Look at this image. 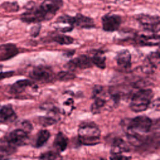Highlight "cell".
<instances>
[{"instance_id": "obj_1", "label": "cell", "mask_w": 160, "mask_h": 160, "mask_svg": "<svg viewBox=\"0 0 160 160\" xmlns=\"http://www.w3.org/2000/svg\"><path fill=\"white\" fill-rule=\"evenodd\" d=\"M127 136H134L142 140V135L149 132L152 126V121L146 116H139L126 122Z\"/></svg>"}, {"instance_id": "obj_2", "label": "cell", "mask_w": 160, "mask_h": 160, "mask_svg": "<svg viewBox=\"0 0 160 160\" xmlns=\"http://www.w3.org/2000/svg\"><path fill=\"white\" fill-rule=\"evenodd\" d=\"M101 131L92 122L82 123L78 129L79 142L86 146H93L99 142Z\"/></svg>"}, {"instance_id": "obj_3", "label": "cell", "mask_w": 160, "mask_h": 160, "mask_svg": "<svg viewBox=\"0 0 160 160\" xmlns=\"http://www.w3.org/2000/svg\"><path fill=\"white\" fill-rule=\"evenodd\" d=\"M153 95V91L150 89L139 90L131 98L130 102L131 109L136 112L146 110L151 103Z\"/></svg>"}, {"instance_id": "obj_4", "label": "cell", "mask_w": 160, "mask_h": 160, "mask_svg": "<svg viewBox=\"0 0 160 160\" xmlns=\"http://www.w3.org/2000/svg\"><path fill=\"white\" fill-rule=\"evenodd\" d=\"M52 18L40 6L34 4L27 6L26 11L21 16L22 21L26 23H37L45 20H49Z\"/></svg>"}, {"instance_id": "obj_5", "label": "cell", "mask_w": 160, "mask_h": 160, "mask_svg": "<svg viewBox=\"0 0 160 160\" xmlns=\"http://www.w3.org/2000/svg\"><path fill=\"white\" fill-rule=\"evenodd\" d=\"M137 20L145 31L159 34L160 20L158 16L140 14L137 18Z\"/></svg>"}, {"instance_id": "obj_6", "label": "cell", "mask_w": 160, "mask_h": 160, "mask_svg": "<svg viewBox=\"0 0 160 160\" xmlns=\"http://www.w3.org/2000/svg\"><path fill=\"white\" fill-rule=\"evenodd\" d=\"M28 133L22 128L14 129L5 137L6 143L14 148V146L25 145L28 140Z\"/></svg>"}, {"instance_id": "obj_7", "label": "cell", "mask_w": 160, "mask_h": 160, "mask_svg": "<svg viewBox=\"0 0 160 160\" xmlns=\"http://www.w3.org/2000/svg\"><path fill=\"white\" fill-rule=\"evenodd\" d=\"M29 76L32 79L41 82H50L53 78V74L51 70L49 68L42 66L34 68Z\"/></svg>"}, {"instance_id": "obj_8", "label": "cell", "mask_w": 160, "mask_h": 160, "mask_svg": "<svg viewBox=\"0 0 160 160\" xmlns=\"http://www.w3.org/2000/svg\"><path fill=\"white\" fill-rule=\"evenodd\" d=\"M101 22L104 31L113 32L119 29L122 19L121 16L118 14H106L102 18Z\"/></svg>"}, {"instance_id": "obj_9", "label": "cell", "mask_w": 160, "mask_h": 160, "mask_svg": "<svg viewBox=\"0 0 160 160\" xmlns=\"http://www.w3.org/2000/svg\"><path fill=\"white\" fill-rule=\"evenodd\" d=\"M146 31V32H139L136 35V42L142 46H158L160 39L159 34Z\"/></svg>"}, {"instance_id": "obj_10", "label": "cell", "mask_w": 160, "mask_h": 160, "mask_svg": "<svg viewBox=\"0 0 160 160\" xmlns=\"http://www.w3.org/2000/svg\"><path fill=\"white\" fill-rule=\"evenodd\" d=\"M92 66L91 58L86 55H80L77 58L69 61L66 66L70 69H86Z\"/></svg>"}, {"instance_id": "obj_11", "label": "cell", "mask_w": 160, "mask_h": 160, "mask_svg": "<svg viewBox=\"0 0 160 160\" xmlns=\"http://www.w3.org/2000/svg\"><path fill=\"white\" fill-rule=\"evenodd\" d=\"M159 64V51L152 52L148 55L142 67V71L146 73H151L158 68Z\"/></svg>"}, {"instance_id": "obj_12", "label": "cell", "mask_w": 160, "mask_h": 160, "mask_svg": "<svg viewBox=\"0 0 160 160\" xmlns=\"http://www.w3.org/2000/svg\"><path fill=\"white\" fill-rule=\"evenodd\" d=\"M19 52L17 46L12 43L0 45V61H6L16 56Z\"/></svg>"}, {"instance_id": "obj_13", "label": "cell", "mask_w": 160, "mask_h": 160, "mask_svg": "<svg viewBox=\"0 0 160 160\" xmlns=\"http://www.w3.org/2000/svg\"><path fill=\"white\" fill-rule=\"evenodd\" d=\"M118 66L124 70L129 69L131 66V56L127 49L119 51L116 58Z\"/></svg>"}, {"instance_id": "obj_14", "label": "cell", "mask_w": 160, "mask_h": 160, "mask_svg": "<svg viewBox=\"0 0 160 160\" xmlns=\"http://www.w3.org/2000/svg\"><path fill=\"white\" fill-rule=\"evenodd\" d=\"M62 0H44L41 6L52 18L62 6Z\"/></svg>"}, {"instance_id": "obj_15", "label": "cell", "mask_w": 160, "mask_h": 160, "mask_svg": "<svg viewBox=\"0 0 160 160\" xmlns=\"http://www.w3.org/2000/svg\"><path fill=\"white\" fill-rule=\"evenodd\" d=\"M17 115L9 106H4L0 108V122L10 123L14 121Z\"/></svg>"}, {"instance_id": "obj_16", "label": "cell", "mask_w": 160, "mask_h": 160, "mask_svg": "<svg viewBox=\"0 0 160 160\" xmlns=\"http://www.w3.org/2000/svg\"><path fill=\"white\" fill-rule=\"evenodd\" d=\"M55 24L58 26V29L61 28L63 25H65L63 32L71 31L74 26V17L67 14L62 15L58 18Z\"/></svg>"}, {"instance_id": "obj_17", "label": "cell", "mask_w": 160, "mask_h": 160, "mask_svg": "<svg viewBox=\"0 0 160 160\" xmlns=\"http://www.w3.org/2000/svg\"><path fill=\"white\" fill-rule=\"evenodd\" d=\"M74 26L81 28L91 29L95 27V24L93 19L89 17L78 13L74 17Z\"/></svg>"}, {"instance_id": "obj_18", "label": "cell", "mask_w": 160, "mask_h": 160, "mask_svg": "<svg viewBox=\"0 0 160 160\" xmlns=\"http://www.w3.org/2000/svg\"><path fill=\"white\" fill-rule=\"evenodd\" d=\"M68 140L67 137L61 132H59L54 140L53 146L58 152L64 151L68 146Z\"/></svg>"}, {"instance_id": "obj_19", "label": "cell", "mask_w": 160, "mask_h": 160, "mask_svg": "<svg viewBox=\"0 0 160 160\" xmlns=\"http://www.w3.org/2000/svg\"><path fill=\"white\" fill-rule=\"evenodd\" d=\"M128 150L129 148L126 142L121 138H116L111 145L110 152L111 154H119Z\"/></svg>"}, {"instance_id": "obj_20", "label": "cell", "mask_w": 160, "mask_h": 160, "mask_svg": "<svg viewBox=\"0 0 160 160\" xmlns=\"http://www.w3.org/2000/svg\"><path fill=\"white\" fill-rule=\"evenodd\" d=\"M32 85V82L28 79H22L16 81L13 84L10 89L12 93L19 94L24 92L29 86Z\"/></svg>"}, {"instance_id": "obj_21", "label": "cell", "mask_w": 160, "mask_h": 160, "mask_svg": "<svg viewBox=\"0 0 160 160\" xmlns=\"http://www.w3.org/2000/svg\"><path fill=\"white\" fill-rule=\"evenodd\" d=\"M90 58L92 64H94L98 68L101 69L106 68V57L103 52L101 51H96L92 58Z\"/></svg>"}, {"instance_id": "obj_22", "label": "cell", "mask_w": 160, "mask_h": 160, "mask_svg": "<svg viewBox=\"0 0 160 160\" xmlns=\"http://www.w3.org/2000/svg\"><path fill=\"white\" fill-rule=\"evenodd\" d=\"M50 137V132L46 129H42L37 134L35 146L36 148H41L48 141Z\"/></svg>"}, {"instance_id": "obj_23", "label": "cell", "mask_w": 160, "mask_h": 160, "mask_svg": "<svg viewBox=\"0 0 160 160\" xmlns=\"http://www.w3.org/2000/svg\"><path fill=\"white\" fill-rule=\"evenodd\" d=\"M53 41L61 45H68L74 42V39L64 34H58L53 38Z\"/></svg>"}, {"instance_id": "obj_24", "label": "cell", "mask_w": 160, "mask_h": 160, "mask_svg": "<svg viewBox=\"0 0 160 160\" xmlns=\"http://www.w3.org/2000/svg\"><path fill=\"white\" fill-rule=\"evenodd\" d=\"M39 160H62V156L58 152L48 151L42 154Z\"/></svg>"}, {"instance_id": "obj_25", "label": "cell", "mask_w": 160, "mask_h": 160, "mask_svg": "<svg viewBox=\"0 0 160 160\" xmlns=\"http://www.w3.org/2000/svg\"><path fill=\"white\" fill-rule=\"evenodd\" d=\"M14 148L11 146H0V160H8L9 155L14 152Z\"/></svg>"}, {"instance_id": "obj_26", "label": "cell", "mask_w": 160, "mask_h": 160, "mask_svg": "<svg viewBox=\"0 0 160 160\" xmlns=\"http://www.w3.org/2000/svg\"><path fill=\"white\" fill-rule=\"evenodd\" d=\"M57 78L62 81H66L69 80L73 79L75 78V75L70 72H65V71H62L59 72L57 74Z\"/></svg>"}, {"instance_id": "obj_27", "label": "cell", "mask_w": 160, "mask_h": 160, "mask_svg": "<svg viewBox=\"0 0 160 160\" xmlns=\"http://www.w3.org/2000/svg\"><path fill=\"white\" fill-rule=\"evenodd\" d=\"M56 119L50 116L39 118V123L42 124L43 126H48L52 125L56 122Z\"/></svg>"}, {"instance_id": "obj_28", "label": "cell", "mask_w": 160, "mask_h": 160, "mask_svg": "<svg viewBox=\"0 0 160 160\" xmlns=\"http://www.w3.org/2000/svg\"><path fill=\"white\" fill-rule=\"evenodd\" d=\"M2 7L7 11L14 12L19 9V6L16 2H5L2 4Z\"/></svg>"}, {"instance_id": "obj_29", "label": "cell", "mask_w": 160, "mask_h": 160, "mask_svg": "<svg viewBox=\"0 0 160 160\" xmlns=\"http://www.w3.org/2000/svg\"><path fill=\"white\" fill-rule=\"evenodd\" d=\"M64 111V112H70L73 108V100L72 98H69L66 99L63 102Z\"/></svg>"}, {"instance_id": "obj_30", "label": "cell", "mask_w": 160, "mask_h": 160, "mask_svg": "<svg viewBox=\"0 0 160 160\" xmlns=\"http://www.w3.org/2000/svg\"><path fill=\"white\" fill-rule=\"evenodd\" d=\"M131 158L126 156L119 154H111L110 157V160H130Z\"/></svg>"}, {"instance_id": "obj_31", "label": "cell", "mask_w": 160, "mask_h": 160, "mask_svg": "<svg viewBox=\"0 0 160 160\" xmlns=\"http://www.w3.org/2000/svg\"><path fill=\"white\" fill-rule=\"evenodd\" d=\"M2 68V66L0 65V80L4 79L7 78H9L11 76H12V74H14L13 71H6V72L1 71Z\"/></svg>"}, {"instance_id": "obj_32", "label": "cell", "mask_w": 160, "mask_h": 160, "mask_svg": "<svg viewBox=\"0 0 160 160\" xmlns=\"http://www.w3.org/2000/svg\"><path fill=\"white\" fill-rule=\"evenodd\" d=\"M22 129H24L25 131H26L28 133L31 132V131L32 129V127L31 124L28 122V121H24L22 122Z\"/></svg>"}, {"instance_id": "obj_33", "label": "cell", "mask_w": 160, "mask_h": 160, "mask_svg": "<svg viewBox=\"0 0 160 160\" xmlns=\"http://www.w3.org/2000/svg\"><path fill=\"white\" fill-rule=\"evenodd\" d=\"M39 30H40V26H34L33 27L32 29H31V34L32 36H37L39 32Z\"/></svg>"}, {"instance_id": "obj_34", "label": "cell", "mask_w": 160, "mask_h": 160, "mask_svg": "<svg viewBox=\"0 0 160 160\" xmlns=\"http://www.w3.org/2000/svg\"><path fill=\"white\" fill-rule=\"evenodd\" d=\"M105 1H108L109 2H116V1H120V2H123V1H129V0H105Z\"/></svg>"}, {"instance_id": "obj_35", "label": "cell", "mask_w": 160, "mask_h": 160, "mask_svg": "<svg viewBox=\"0 0 160 160\" xmlns=\"http://www.w3.org/2000/svg\"><path fill=\"white\" fill-rule=\"evenodd\" d=\"M104 1H105V0H104Z\"/></svg>"}]
</instances>
